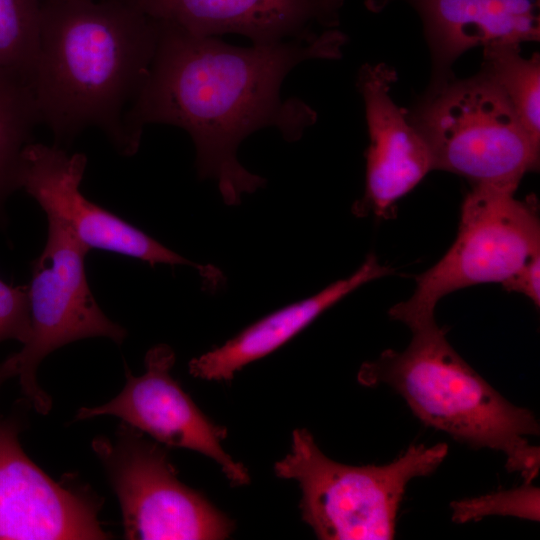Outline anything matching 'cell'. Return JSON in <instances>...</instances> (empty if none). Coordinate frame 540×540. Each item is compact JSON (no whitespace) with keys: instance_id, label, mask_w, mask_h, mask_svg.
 Listing matches in <instances>:
<instances>
[{"instance_id":"obj_22","label":"cell","mask_w":540,"mask_h":540,"mask_svg":"<svg viewBox=\"0 0 540 540\" xmlns=\"http://www.w3.org/2000/svg\"><path fill=\"white\" fill-rule=\"evenodd\" d=\"M18 375V357L14 353L0 363V387L11 377Z\"/></svg>"},{"instance_id":"obj_6","label":"cell","mask_w":540,"mask_h":540,"mask_svg":"<svg viewBox=\"0 0 540 540\" xmlns=\"http://www.w3.org/2000/svg\"><path fill=\"white\" fill-rule=\"evenodd\" d=\"M516 190L474 186L465 196L456 239L445 255L418 275L414 293L389 310L406 326L434 318L441 298L482 283H503L540 253L535 196L520 200Z\"/></svg>"},{"instance_id":"obj_2","label":"cell","mask_w":540,"mask_h":540,"mask_svg":"<svg viewBox=\"0 0 540 540\" xmlns=\"http://www.w3.org/2000/svg\"><path fill=\"white\" fill-rule=\"evenodd\" d=\"M158 24L124 0H43L31 88L55 145L97 127L124 156L136 152L124 117L148 74Z\"/></svg>"},{"instance_id":"obj_12","label":"cell","mask_w":540,"mask_h":540,"mask_svg":"<svg viewBox=\"0 0 540 540\" xmlns=\"http://www.w3.org/2000/svg\"><path fill=\"white\" fill-rule=\"evenodd\" d=\"M396 80L395 70L384 63L364 64L359 70L357 86L365 105L369 146L364 195L352 208L358 217H392L396 202L434 170L428 145L407 110L390 96Z\"/></svg>"},{"instance_id":"obj_15","label":"cell","mask_w":540,"mask_h":540,"mask_svg":"<svg viewBox=\"0 0 540 540\" xmlns=\"http://www.w3.org/2000/svg\"><path fill=\"white\" fill-rule=\"evenodd\" d=\"M393 270L381 265L374 254L349 277L340 279L320 292L287 305L256 321L239 334L189 363V372L209 381H229L246 365L274 352L311 324L323 312L370 282Z\"/></svg>"},{"instance_id":"obj_1","label":"cell","mask_w":540,"mask_h":540,"mask_svg":"<svg viewBox=\"0 0 540 540\" xmlns=\"http://www.w3.org/2000/svg\"><path fill=\"white\" fill-rule=\"evenodd\" d=\"M156 22L148 74L124 117L130 144L137 152L148 124L182 128L195 145L199 177L217 181L224 202L238 205L266 183L238 161L240 143L265 127L289 142L301 138L317 114L299 99L284 100L283 80L303 61L340 58L346 36L332 29L245 48Z\"/></svg>"},{"instance_id":"obj_4","label":"cell","mask_w":540,"mask_h":540,"mask_svg":"<svg viewBox=\"0 0 540 540\" xmlns=\"http://www.w3.org/2000/svg\"><path fill=\"white\" fill-rule=\"evenodd\" d=\"M447 453L445 443L413 444L388 464L352 466L328 458L302 428L274 472L298 483L302 519L319 539L388 540L408 483L432 474Z\"/></svg>"},{"instance_id":"obj_3","label":"cell","mask_w":540,"mask_h":540,"mask_svg":"<svg viewBox=\"0 0 540 540\" xmlns=\"http://www.w3.org/2000/svg\"><path fill=\"white\" fill-rule=\"evenodd\" d=\"M408 327L407 348L387 349L363 363L358 382L389 386L423 424L472 448L503 453L506 469L532 483L540 469V449L527 440L539 435L535 415L512 404L469 366L435 318Z\"/></svg>"},{"instance_id":"obj_21","label":"cell","mask_w":540,"mask_h":540,"mask_svg":"<svg viewBox=\"0 0 540 540\" xmlns=\"http://www.w3.org/2000/svg\"><path fill=\"white\" fill-rule=\"evenodd\" d=\"M540 253L533 255L514 275L502 283L508 292H517L540 306Z\"/></svg>"},{"instance_id":"obj_8","label":"cell","mask_w":540,"mask_h":540,"mask_svg":"<svg viewBox=\"0 0 540 540\" xmlns=\"http://www.w3.org/2000/svg\"><path fill=\"white\" fill-rule=\"evenodd\" d=\"M88 250L62 225L48 220L41 254L32 262L28 286L31 331L18 357L22 392L41 414L51 399L37 382V369L51 352L88 337H106L121 344L126 330L98 306L87 281Z\"/></svg>"},{"instance_id":"obj_13","label":"cell","mask_w":540,"mask_h":540,"mask_svg":"<svg viewBox=\"0 0 540 540\" xmlns=\"http://www.w3.org/2000/svg\"><path fill=\"white\" fill-rule=\"evenodd\" d=\"M147 17L199 36L235 33L254 45L337 29L345 0H124Z\"/></svg>"},{"instance_id":"obj_20","label":"cell","mask_w":540,"mask_h":540,"mask_svg":"<svg viewBox=\"0 0 540 540\" xmlns=\"http://www.w3.org/2000/svg\"><path fill=\"white\" fill-rule=\"evenodd\" d=\"M31 331L28 286H13L0 279V342L26 343Z\"/></svg>"},{"instance_id":"obj_16","label":"cell","mask_w":540,"mask_h":540,"mask_svg":"<svg viewBox=\"0 0 540 540\" xmlns=\"http://www.w3.org/2000/svg\"><path fill=\"white\" fill-rule=\"evenodd\" d=\"M38 122L30 86L0 71V223L5 222L6 199L19 189L23 151Z\"/></svg>"},{"instance_id":"obj_5","label":"cell","mask_w":540,"mask_h":540,"mask_svg":"<svg viewBox=\"0 0 540 540\" xmlns=\"http://www.w3.org/2000/svg\"><path fill=\"white\" fill-rule=\"evenodd\" d=\"M408 118L428 145L434 170L465 178L472 187L516 190L539 167L540 146L487 75L456 79L428 90Z\"/></svg>"},{"instance_id":"obj_11","label":"cell","mask_w":540,"mask_h":540,"mask_svg":"<svg viewBox=\"0 0 540 540\" xmlns=\"http://www.w3.org/2000/svg\"><path fill=\"white\" fill-rule=\"evenodd\" d=\"M19 431L18 420H0V539H110L99 500L51 479L25 454Z\"/></svg>"},{"instance_id":"obj_18","label":"cell","mask_w":540,"mask_h":540,"mask_svg":"<svg viewBox=\"0 0 540 540\" xmlns=\"http://www.w3.org/2000/svg\"><path fill=\"white\" fill-rule=\"evenodd\" d=\"M43 0H0V71L28 85L33 72Z\"/></svg>"},{"instance_id":"obj_17","label":"cell","mask_w":540,"mask_h":540,"mask_svg":"<svg viewBox=\"0 0 540 540\" xmlns=\"http://www.w3.org/2000/svg\"><path fill=\"white\" fill-rule=\"evenodd\" d=\"M481 72L503 91L531 140L540 146V56L525 58L517 45L483 48Z\"/></svg>"},{"instance_id":"obj_19","label":"cell","mask_w":540,"mask_h":540,"mask_svg":"<svg viewBox=\"0 0 540 540\" xmlns=\"http://www.w3.org/2000/svg\"><path fill=\"white\" fill-rule=\"evenodd\" d=\"M452 520L476 521L488 515L513 516L539 521V488L523 482L520 487L452 502Z\"/></svg>"},{"instance_id":"obj_9","label":"cell","mask_w":540,"mask_h":540,"mask_svg":"<svg viewBox=\"0 0 540 540\" xmlns=\"http://www.w3.org/2000/svg\"><path fill=\"white\" fill-rule=\"evenodd\" d=\"M86 155L57 145L29 143L22 155L19 188L33 197L47 219L65 227L88 251L101 249L156 264L190 265L206 285L218 286L223 275L212 265L191 262L157 240L88 200L80 191Z\"/></svg>"},{"instance_id":"obj_14","label":"cell","mask_w":540,"mask_h":540,"mask_svg":"<svg viewBox=\"0 0 540 540\" xmlns=\"http://www.w3.org/2000/svg\"><path fill=\"white\" fill-rule=\"evenodd\" d=\"M405 1L423 23L431 54V86L453 77L452 65L471 48L520 46L540 38V0Z\"/></svg>"},{"instance_id":"obj_7","label":"cell","mask_w":540,"mask_h":540,"mask_svg":"<svg viewBox=\"0 0 540 540\" xmlns=\"http://www.w3.org/2000/svg\"><path fill=\"white\" fill-rule=\"evenodd\" d=\"M92 449L119 500L129 540H221L234 523L177 477L166 449L122 422L115 439L97 437Z\"/></svg>"},{"instance_id":"obj_10","label":"cell","mask_w":540,"mask_h":540,"mask_svg":"<svg viewBox=\"0 0 540 540\" xmlns=\"http://www.w3.org/2000/svg\"><path fill=\"white\" fill-rule=\"evenodd\" d=\"M145 372L133 375L126 367V383L109 402L82 407L76 420L115 416L148 434L158 443L194 450L214 460L232 485L250 481L247 468L225 452L226 428L214 424L171 376L175 354L170 346H153L145 356Z\"/></svg>"}]
</instances>
